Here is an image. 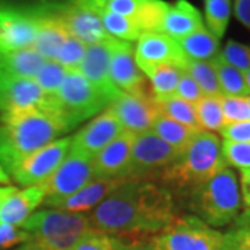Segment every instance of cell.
Instances as JSON below:
<instances>
[{"instance_id": "6da1fadb", "label": "cell", "mask_w": 250, "mask_h": 250, "mask_svg": "<svg viewBox=\"0 0 250 250\" xmlns=\"http://www.w3.org/2000/svg\"><path fill=\"white\" fill-rule=\"evenodd\" d=\"M90 227L110 236H154L177 220V202L167 188L128 179L88 213Z\"/></svg>"}, {"instance_id": "7a4b0ae2", "label": "cell", "mask_w": 250, "mask_h": 250, "mask_svg": "<svg viewBox=\"0 0 250 250\" xmlns=\"http://www.w3.org/2000/svg\"><path fill=\"white\" fill-rule=\"evenodd\" d=\"M68 132L60 116L46 110L0 117V166L10 172L31 153Z\"/></svg>"}, {"instance_id": "3957f363", "label": "cell", "mask_w": 250, "mask_h": 250, "mask_svg": "<svg viewBox=\"0 0 250 250\" xmlns=\"http://www.w3.org/2000/svg\"><path fill=\"white\" fill-rule=\"evenodd\" d=\"M221 145L223 142L217 134L199 131L179 153L177 160L161 171L154 182L167 188L172 195L178 193L182 196L228 167L223 157Z\"/></svg>"}, {"instance_id": "277c9868", "label": "cell", "mask_w": 250, "mask_h": 250, "mask_svg": "<svg viewBox=\"0 0 250 250\" xmlns=\"http://www.w3.org/2000/svg\"><path fill=\"white\" fill-rule=\"evenodd\" d=\"M182 196L190 213L213 228L232 224L241 213L242 196L238 177L228 167Z\"/></svg>"}, {"instance_id": "5b68a950", "label": "cell", "mask_w": 250, "mask_h": 250, "mask_svg": "<svg viewBox=\"0 0 250 250\" xmlns=\"http://www.w3.org/2000/svg\"><path fill=\"white\" fill-rule=\"evenodd\" d=\"M90 228L86 213L59 208L35 211L21 225V229L31 235V241L47 250H72L81 236Z\"/></svg>"}, {"instance_id": "8992f818", "label": "cell", "mask_w": 250, "mask_h": 250, "mask_svg": "<svg viewBox=\"0 0 250 250\" xmlns=\"http://www.w3.org/2000/svg\"><path fill=\"white\" fill-rule=\"evenodd\" d=\"M56 98L59 114L70 131L110 106V100L78 70L67 71Z\"/></svg>"}, {"instance_id": "52a82bcc", "label": "cell", "mask_w": 250, "mask_h": 250, "mask_svg": "<svg viewBox=\"0 0 250 250\" xmlns=\"http://www.w3.org/2000/svg\"><path fill=\"white\" fill-rule=\"evenodd\" d=\"M46 13L68 34L92 45L108 39L92 0H38Z\"/></svg>"}, {"instance_id": "ba28073f", "label": "cell", "mask_w": 250, "mask_h": 250, "mask_svg": "<svg viewBox=\"0 0 250 250\" xmlns=\"http://www.w3.org/2000/svg\"><path fill=\"white\" fill-rule=\"evenodd\" d=\"M159 250H220L224 233L195 215H178L163 232L152 236Z\"/></svg>"}, {"instance_id": "9c48e42d", "label": "cell", "mask_w": 250, "mask_h": 250, "mask_svg": "<svg viewBox=\"0 0 250 250\" xmlns=\"http://www.w3.org/2000/svg\"><path fill=\"white\" fill-rule=\"evenodd\" d=\"M179 153L152 131L138 134L132 146L128 178L154 182L161 171L177 160Z\"/></svg>"}, {"instance_id": "30bf717a", "label": "cell", "mask_w": 250, "mask_h": 250, "mask_svg": "<svg viewBox=\"0 0 250 250\" xmlns=\"http://www.w3.org/2000/svg\"><path fill=\"white\" fill-rule=\"evenodd\" d=\"M95 179L93 156L70 147L59 168L42 182L46 188L43 206L71 196Z\"/></svg>"}, {"instance_id": "8fae6325", "label": "cell", "mask_w": 250, "mask_h": 250, "mask_svg": "<svg viewBox=\"0 0 250 250\" xmlns=\"http://www.w3.org/2000/svg\"><path fill=\"white\" fill-rule=\"evenodd\" d=\"M34 110H46L60 116L57 98L46 95L34 80L0 78V117Z\"/></svg>"}, {"instance_id": "7c38bea8", "label": "cell", "mask_w": 250, "mask_h": 250, "mask_svg": "<svg viewBox=\"0 0 250 250\" xmlns=\"http://www.w3.org/2000/svg\"><path fill=\"white\" fill-rule=\"evenodd\" d=\"M71 147V136L59 138L31 153L10 171V178L18 185L28 188L45 182L59 168Z\"/></svg>"}, {"instance_id": "4fadbf2b", "label": "cell", "mask_w": 250, "mask_h": 250, "mask_svg": "<svg viewBox=\"0 0 250 250\" xmlns=\"http://www.w3.org/2000/svg\"><path fill=\"white\" fill-rule=\"evenodd\" d=\"M36 21L29 3L0 0V52L32 47Z\"/></svg>"}, {"instance_id": "5bb4252c", "label": "cell", "mask_w": 250, "mask_h": 250, "mask_svg": "<svg viewBox=\"0 0 250 250\" xmlns=\"http://www.w3.org/2000/svg\"><path fill=\"white\" fill-rule=\"evenodd\" d=\"M110 80L123 93L153 96L147 78L138 67L135 59V46L131 42L110 39Z\"/></svg>"}, {"instance_id": "9a60e30c", "label": "cell", "mask_w": 250, "mask_h": 250, "mask_svg": "<svg viewBox=\"0 0 250 250\" xmlns=\"http://www.w3.org/2000/svg\"><path fill=\"white\" fill-rule=\"evenodd\" d=\"M154 96H139L129 93H120L108 108L118 118L125 131L142 134L150 131L154 118L159 111L154 104Z\"/></svg>"}, {"instance_id": "2e32d148", "label": "cell", "mask_w": 250, "mask_h": 250, "mask_svg": "<svg viewBox=\"0 0 250 250\" xmlns=\"http://www.w3.org/2000/svg\"><path fill=\"white\" fill-rule=\"evenodd\" d=\"M124 131L118 118L107 107L71 136V147L95 156Z\"/></svg>"}, {"instance_id": "e0dca14e", "label": "cell", "mask_w": 250, "mask_h": 250, "mask_svg": "<svg viewBox=\"0 0 250 250\" xmlns=\"http://www.w3.org/2000/svg\"><path fill=\"white\" fill-rule=\"evenodd\" d=\"M136 134L124 131L104 149L93 156L95 178L129 179L128 168L131 163L132 146Z\"/></svg>"}, {"instance_id": "ac0fdd59", "label": "cell", "mask_w": 250, "mask_h": 250, "mask_svg": "<svg viewBox=\"0 0 250 250\" xmlns=\"http://www.w3.org/2000/svg\"><path fill=\"white\" fill-rule=\"evenodd\" d=\"M135 59L138 67L175 64L184 68L187 62L178 42L161 32H143L135 45Z\"/></svg>"}, {"instance_id": "d6986e66", "label": "cell", "mask_w": 250, "mask_h": 250, "mask_svg": "<svg viewBox=\"0 0 250 250\" xmlns=\"http://www.w3.org/2000/svg\"><path fill=\"white\" fill-rule=\"evenodd\" d=\"M110 39L111 38L99 43L88 45L86 53L81 62L78 71L96 89L100 90L111 103L121 92L117 89L110 80V57H111Z\"/></svg>"}, {"instance_id": "ffe728a7", "label": "cell", "mask_w": 250, "mask_h": 250, "mask_svg": "<svg viewBox=\"0 0 250 250\" xmlns=\"http://www.w3.org/2000/svg\"><path fill=\"white\" fill-rule=\"evenodd\" d=\"M46 199L43 184L24 189H14L9 196L0 203V225H13L21 228Z\"/></svg>"}, {"instance_id": "44dd1931", "label": "cell", "mask_w": 250, "mask_h": 250, "mask_svg": "<svg viewBox=\"0 0 250 250\" xmlns=\"http://www.w3.org/2000/svg\"><path fill=\"white\" fill-rule=\"evenodd\" d=\"M125 181L128 179L95 178L71 196L52 202L46 205V207L72 211V213H89L93 208H96L113 190H116L121 184H124Z\"/></svg>"}, {"instance_id": "7402d4cb", "label": "cell", "mask_w": 250, "mask_h": 250, "mask_svg": "<svg viewBox=\"0 0 250 250\" xmlns=\"http://www.w3.org/2000/svg\"><path fill=\"white\" fill-rule=\"evenodd\" d=\"M203 27L206 25L200 11L188 0H177L168 6L159 32L178 41Z\"/></svg>"}, {"instance_id": "603a6c76", "label": "cell", "mask_w": 250, "mask_h": 250, "mask_svg": "<svg viewBox=\"0 0 250 250\" xmlns=\"http://www.w3.org/2000/svg\"><path fill=\"white\" fill-rule=\"evenodd\" d=\"M46 59L34 47L0 52V78L34 80Z\"/></svg>"}, {"instance_id": "cb8c5ba5", "label": "cell", "mask_w": 250, "mask_h": 250, "mask_svg": "<svg viewBox=\"0 0 250 250\" xmlns=\"http://www.w3.org/2000/svg\"><path fill=\"white\" fill-rule=\"evenodd\" d=\"M177 42L188 60L211 62L221 52L220 39L215 38L206 27L181 38Z\"/></svg>"}, {"instance_id": "d4e9b609", "label": "cell", "mask_w": 250, "mask_h": 250, "mask_svg": "<svg viewBox=\"0 0 250 250\" xmlns=\"http://www.w3.org/2000/svg\"><path fill=\"white\" fill-rule=\"evenodd\" d=\"M150 82L153 96L164 98L175 95V90L184 74V68L175 64H152L139 67Z\"/></svg>"}, {"instance_id": "484cf974", "label": "cell", "mask_w": 250, "mask_h": 250, "mask_svg": "<svg viewBox=\"0 0 250 250\" xmlns=\"http://www.w3.org/2000/svg\"><path fill=\"white\" fill-rule=\"evenodd\" d=\"M93 1V7L98 13L99 18L102 21L103 29L106 31L110 38H114L118 41H125V42H136L141 35H142V29L139 25L131 18L123 17L114 13H110L107 10L102 9L96 3V0Z\"/></svg>"}, {"instance_id": "4316f807", "label": "cell", "mask_w": 250, "mask_h": 250, "mask_svg": "<svg viewBox=\"0 0 250 250\" xmlns=\"http://www.w3.org/2000/svg\"><path fill=\"white\" fill-rule=\"evenodd\" d=\"M150 131L157 135L161 141L168 143L170 146H172L179 152H182L188 146V143L190 142L199 132L197 129L179 124L177 121L163 116V114H159L154 118Z\"/></svg>"}, {"instance_id": "83f0119b", "label": "cell", "mask_w": 250, "mask_h": 250, "mask_svg": "<svg viewBox=\"0 0 250 250\" xmlns=\"http://www.w3.org/2000/svg\"><path fill=\"white\" fill-rule=\"evenodd\" d=\"M153 100H154V104H156L159 114L168 117L179 124L187 125L189 128L203 131L199 125V121H197L196 111H195L193 104L188 103L187 100L178 98L177 95L164 96V98H156L154 96Z\"/></svg>"}, {"instance_id": "f1b7e54d", "label": "cell", "mask_w": 250, "mask_h": 250, "mask_svg": "<svg viewBox=\"0 0 250 250\" xmlns=\"http://www.w3.org/2000/svg\"><path fill=\"white\" fill-rule=\"evenodd\" d=\"M214 67L215 75L218 80V85L221 89V95L225 96H250L246 81H245V72L239 71L233 65L228 64L223 57L218 54L211 60Z\"/></svg>"}, {"instance_id": "f546056e", "label": "cell", "mask_w": 250, "mask_h": 250, "mask_svg": "<svg viewBox=\"0 0 250 250\" xmlns=\"http://www.w3.org/2000/svg\"><path fill=\"white\" fill-rule=\"evenodd\" d=\"M96 3L110 13L134 20L141 29L154 6V0H96Z\"/></svg>"}, {"instance_id": "4dcf8cb0", "label": "cell", "mask_w": 250, "mask_h": 250, "mask_svg": "<svg viewBox=\"0 0 250 250\" xmlns=\"http://www.w3.org/2000/svg\"><path fill=\"white\" fill-rule=\"evenodd\" d=\"M220 96H206L205 95L197 103L193 104L197 121L203 131L215 134V132H221V129L227 125L223 108H221Z\"/></svg>"}, {"instance_id": "1f68e13d", "label": "cell", "mask_w": 250, "mask_h": 250, "mask_svg": "<svg viewBox=\"0 0 250 250\" xmlns=\"http://www.w3.org/2000/svg\"><path fill=\"white\" fill-rule=\"evenodd\" d=\"M232 13L231 0H205L206 28L218 39H221L229 24Z\"/></svg>"}, {"instance_id": "d6a6232c", "label": "cell", "mask_w": 250, "mask_h": 250, "mask_svg": "<svg viewBox=\"0 0 250 250\" xmlns=\"http://www.w3.org/2000/svg\"><path fill=\"white\" fill-rule=\"evenodd\" d=\"M184 71L188 72L192 77V80L199 85L203 95L206 96H220L221 95V89H220L218 80H217L211 62H195V60L187 59Z\"/></svg>"}, {"instance_id": "836d02e7", "label": "cell", "mask_w": 250, "mask_h": 250, "mask_svg": "<svg viewBox=\"0 0 250 250\" xmlns=\"http://www.w3.org/2000/svg\"><path fill=\"white\" fill-rule=\"evenodd\" d=\"M67 71L68 70H65L60 62H53V60H46L42 64V67L39 68V71L36 72L34 81L46 95L56 96L60 86H62V81L67 75Z\"/></svg>"}, {"instance_id": "e575fe53", "label": "cell", "mask_w": 250, "mask_h": 250, "mask_svg": "<svg viewBox=\"0 0 250 250\" xmlns=\"http://www.w3.org/2000/svg\"><path fill=\"white\" fill-rule=\"evenodd\" d=\"M86 47H88V45L81 42L80 39H77L74 36H68L67 41L60 47L57 57L53 62H60L62 67L68 71L80 70L81 62H82L85 53H86Z\"/></svg>"}, {"instance_id": "d590c367", "label": "cell", "mask_w": 250, "mask_h": 250, "mask_svg": "<svg viewBox=\"0 0 250 250\" xmlns=\"http://www.w3.org/2000/svg\"><path fill=\"white\" fill-rule=\"evenodd\" d=\"M221 108L227 124L241 123L250 120V108L248 96H220Z\"/></svg>"}, {"instance_id": "8d00e7d4", "label": "cell", "mask_w": 250, "mask_h": 250, "mask_svg": "<svg viewBox=\"0 0 250 250\" xmlns=\"http://www.w3.org/2000/svg\"><path fill=\"white\" fill-rule=\"evenodd\" d=\"M223 157L227 166L239 170H250V142H229L221 145Z\"/></svg>"}, {"instance_id": "74e56055", "label": "cell", "mask_w": 250, "mask_h": 250, "mask_svg": "<svg viewBox=\"0 0 250 250\" xmlns=\"http://www.w3.org/2000/svg\"><path fill=\"white\" fill-rule=\"evenodd\" d=\"M220 56L239 71L246 72L250 70V46L236 41H228L221 49Z\"/></svg>"}, {"instance_id": "f35d334b", "label": "cell", "mask_w": 250, "mask_h": 250, "mask_svg": "<svg viewBox=\"0 0 250 250\" xmlns=\"http://www.w3.org/2000/svg\"><path fill=\"white\" fill-rule=\"evenodd\" d=\"M72 250H114L113 236L90 228L81 236Z\"/></svg>"}, {"instance_id": "ab89813d", "label": "cell", "mask_w": 250, "mask_h": 250, "mask_svg": "<svg viewBox=\"0 0 250 250\" xmlns=\"http://www.w3.org/2000/svg\"><path fill=\"white\" fill-rule=\"evenodd\" d=\"M114 250H159L152 236H113Z\"/></svg>"}, {"instance_id": "60d3db41", "label": "cell", "mask_w": 250, "mask_h": 250, "mask_svg": "<svg viewBox=\"0 0 250 250\" xmlns=\"http://www.w3.org/2000/svg\"><path fill=\"white\" fill-rule=\"evenodd\" d=\"M175 95H177L178 98L187 100L188 103H190V104H195V103H197L200 99L205 96L203 92L199 88V85H197L196 82L192 80V77L185 71L181 75V80H179L178 82V86H177V90H175Z\"/></svg>"}, {"instance_id": "b9f144b4", "label": "cell", "mask_w": 250, "mask_h": 250, "mask_svg": "<svg viewBox=\"0 0 250 250\" xmlns=\"http://www.w3.org/2000/svg\"><path fill=\"white\" fill-rule=\"evenodd\" d=\"M31 241V235L13 225H0V249L22 245Z\"/></svg>"}, {"instance_id": "7bdbcfd3", "label": "cell", "mask_w": 250, "mask_h": 250, "mask_svg": "<svg viewBox=\"0 0 250 250\" xmlns=\"http://www.w3.org/2000/svg\"><path fill=\"white\" fill-rule=\"evenodd\" d=\"M224 141L229 142H250V120L227 124L221 129Z\"/></svg>"}, {"instance_id": "ee69618b", "label": "cell", "mask_w": 250, "mask_h": 250, "mask_svg": "<svg viewBox=\"0 0 250 250\" xmlns=\"http://www.w3.org/2000/svg\"><path fill=\"white\" fill-rule=\"evenodd\" d=\"M231 225L232 227L229 231L235 236H238L242 242H245L248 246H250V208H246L239 213Z\"/></svg>"}, {"instance_id": "f6af8a7d", "label": "cell", "mask_w": 250, "mask_h": 250, "mask_svg": "<svg viewBox=\"0 0 250 250\" xmlns=\"http://www.w3.org/2000/svg\"><path fill=\"white\" fill-rule=\"evenodd\" d=\"M233 13L242 25L250 31V0H233Z\"/></svg>"}, {"instance_id": "bcb514c9", "label": "cell", "mask_w": 250, "mask_h": 250, "mask_svg": "<svg viewBox=\"0 0 250 250\" xmlns=\"http://www.w3.org/2000/svg\"><path fill=\"white\" fill-rule=\"evenodd\" d=\"M220 250H250V246L242 242L238 236H235L231 231H228L224 233L223 245Z\"/></svg>"}, {"instance_id": "7dc6e473", "label": "cell", "mask_w": 250, "mask_h": 250, "mask_svg": "<svg viewBox=\"0 0 250 250\" xmlns=\"http://www.w3.org/2000/svg\"><path fill=\"white\" fill-rule=\"evenodd\" d=\"M241 196L242 203L250 208V170L241 171Z\"/></svg>"}, {"instance_id": "c3c4849f", "label": "cell", "mask_w": 250, "mask_h": 250, "mask_svg": "<svg viewBox=\"0 0 250 250\" xmlns=\"http://www.w3.org/2000/svg\"><path fill=\"white\" fill-rule=\"evenodd\" d=\"M14 250H47V249L42 248L41 245H38V243H35V242L29 241V242H27V243H22V245H20L17 249H14Z\"/></svg>"}, {"instance_id": "681fc988", "label": "cell", "mask_w": 250, "mask_h": 250, "mask_svg": "<svg viewBox=\"0 0 250 250\" xmlns=\"http://www.w3.org/2000/svg\"><path fill=\"white\" fill-rule=\"evenodd\" d=\"M16 188L10 187V185H4V187H0V203L6 199V196H9L10 193L14 190Z\"/></svg>"}, {"instance_id": "f907efd6", "label": "cell", "mask_w": 250, "mask_h": 250, "mask_svg": "<svg viewBox=\"0 0 250 250\" xmlns=\"http://www.w3.org/2000/svg\"><path fill=\"white\" fill-rule=\"evenodd\" d=\"M10 181H11V178H10L9 172L0 166V185H3V187H4V185H7V184H9Z\"/></svg>"}, {"instance_id": "816d5d0a", "label": "cell", "mask_w": 250, "mask_h": 250, "mask_svg": "<svg viewBox=\"0 0 250 250\" xmlns=\"http://www.w3.org/2000/svg\"><path fill=\"white\" fill-rule=\"evenodd\" d=\"M245 81H246V85H248V89L250 92V70L245 72Z\"/></svg>"}, {"instance_id": "f5cc1de1", "label": "cell", "mask_w": 250, "mask_h": 250, "mask_svg": "<svg viewBox=\"0 0 250 250\" xmlns=\"http://www.w3.org/2000/svg\"><path fill=\"white\" fill-rule=\"evenodd\" d=\"M248 103H249V108H250V96H248Z\"/></svg>"}]
</instances>
